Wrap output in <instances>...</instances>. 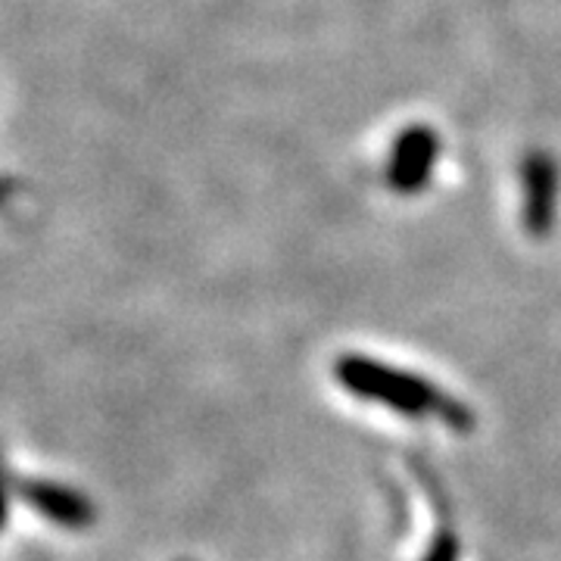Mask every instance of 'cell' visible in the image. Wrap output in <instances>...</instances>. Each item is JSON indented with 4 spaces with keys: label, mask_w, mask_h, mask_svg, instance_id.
Returning <instances> with one entry per match:
<instances>
[{
    "label": "cell",
    "mask_w": 561,
    "mask_h": 561,
    "mask_svg": "<svg viewBox=\"0 0 561 561\" xmlns=\"http://www.w3.org/2000/svg\"><path fill=\"white\" fill-rule=\"evenodd\" d=\"M556 184H559V172L556 162L546 153H530L524 162V216H527V228L530 231H546L552 221V206H556Z\"/></svg>",
    "instance_id": "277c9868"
},
{
    "label": "cell",
    "mask_w": 561,
    "mask_h": 561,
    "mask_svg": "<svg viewBox=\"0 0 561 561\" xmlns=\"http://www.w3.org/2000/svg\"><path fill=\"white\" fill-rule=\"evenodd\" d=\"M341 378L353 393L387 402L393 409H402L405 415H440L449 424L465 421V409L459 412V405L437 393L431 383L393 368L371 365V359H346V365H341Z\"/></svg>",
    "instance_id": "6da1fadb"
},
{
    "label": "cell",
    "mask_w": 561,
    "mask_h": 561,
    "mask_svg": "<svg viewBox=\"0 0 561 561\" xmlns=\"http://www.w3.org/2000/svg\"><path fill=\"white\" fill-rule=\"evenodd\" d=\"M437 157V138L427 128H412L405 131L393 150V165H390V181L397 191H419L424 179L434 169Z\"/></svg>",
    "instance_id": "3957f363"
},
{
    "label": "cell",
    "mask_w": 561,
    "mask_h": 561,
    "mask_svg": "<svg viewBox=\"0 0 561 561\" xmlns=\"http://www.w3.org/2000/svg\"><path fill=\"white\" fill-rule=\"evenodd\" d=\"M7 524V483H3V474H0V527Z\"/></svg>",
    "instance_id": "5b68a950"
},
{
    "label": "cell",
    "mask_w": 561,
    "mask_h": 561,
    "mask_svg": "<svg viewBox=\"0 0 561 561\" xmlns=\"http://www.w3.org/2000/svg\"><path fill=\"white\" fill-rule=\"evenodd\" d=\"M20 496L38 512L41 518H47L57 527H66V530H81V527L94 524V502L66 483L25 478L20 481Z\"/></svg>",
    "instance_id": "7a4b0ae2"
}]
</instances>
